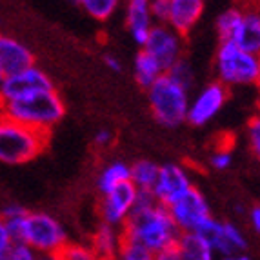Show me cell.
<instances>
[{
    "instance_id": "6da1fadb",
    "label": "cell",
    "mask_w": 260,
    "mask_h": 260,
    "mask_svg": "<svg viewBox=\"0 0 260 260\" xmlns=\"http://www.w3.org/2000/svg\"><path fill=\"white\" fill-rule=\"evenodd\" d=\"M120 233L122 239L142 244L153 253L175 246L180 237V230L173 222L168 208L160 204L144 211H133L120 228Z\"/></svg>"
},
{
    "instance_id": "7a4b0ae2",
    "label": "cell",
    "mask_w": 260,
    "mask_h": 260,
    "mask_svg": "<svg viewBox=\"0 0 260 260\" xmlns=\"http://www.w3.org/2000/svg\"><path fill=\"white\" fill-rule=\"evenodd\" d=\"M0 115L17 120L24 126L49 133L66 115V102L55 87L26 99L0 104Z\"/></svg>"
},
{
    "instance_id": "3957f363",
    "label": "cell",
    "mask_w": 260,
    "mask_h": 260,
    "mask_svg": "<svg viewBox=\"0 0 260 260\" xmlns=\"http://www.w3.org/2000/svg\"><path fill=\"white\" fill-rule=\"evenodd\" d=\"M49 133L33 129L0 115V162L8 166L27 164L48 148Z\"/></svg>"
},
{
    "instance_id": "277c9868",
    "label": "cell",
    "mask_w": 260,
    "mask_h": 260,
    "mask_svg": "<svg viewBox=\"0 0 260 260\" xmlns=\"http://www.w3.org/2000/svg\"><path fill=\"white\" fill-rule=\"evenodd\" d=\"M149 108L155 120L164 127H177L186 122L189 109V91L171 78L162 75L148 89Z\"/></svg>"
},
{
    "instance_id": "5b68a950",
    "label": "cell",
    "mask_w": 260,
    "mask_h": 260,
    "mask_svg": "<svg viewBox=\"0 0 260 260\" xmlns=\"http://www.w3.org/2000/svg\"><path fill=\"white\" fill-rule=\"evenodd\" d=\"M217 80L225 87L255 86L258 75V55L240 49L233 42H220L215 53Z\"/></svg>"
},
{
    "instance_id": "8992f818",
    "label": "cell",
    "mask_w": 260,
    "mask_h": 260,
    "mask_svg": "<svg viewBox=\"0 0 260 260\" xmlns=\"http://www.w3.org/2000/svg\"><path fill=\"white\" fill-rule=\"evenodd\" d=\"M22 244H27L39 255L58 256L68 246V233L64 225L49 213L27 211Z\"/></svg>"
},
{
    "instance_id": "52a82bcc",
    "label": "cell",
    "mask_w": 260,
    "mask_h": 260,
    "mask_svg": "<svg viewBox=\"0 0 260 260\" xmlns=\"http://www.w3.org/2000/svg\"><path fill=\"white\" fill-rule=\"evenodd\" d=\"M53 87L55 86H53V80L49 78V75L35 64L31 68L18 71V73L6 75L2 91H0V104L26 99V96L35 95V93L53 89Z\"/></svg>"
},
{
    "instance_id": "ba28073f",
    "label": "cell",
    "mask_w": 260,
    "mask_h": 260,
    "mask_svg": "<svg viewBox=\"0 0 260 260\" xmlns=\"http://www.w3.org/2000/svg\"><path fill=\"white\" fill-rule=\"evenodd\" d=\"M197 233L202 235L209 242V246L215 249V253H220L222 256L237 255L247 249L246 235L233 222H222L215 217H209L197 230Z\"/></svg>"
},
{
    "instance_id": "9c48e42d",
    "label": "cell",
    "mask_w": 260,
    "mask_h": 260,
    "mask_svg": "<svg viewBox=\"0 0 260 260\" xmlns=\"http://www.w3.org/2000/svg\"><path fill=\"white\" fill-rule=\"evenodd\" d=\"M184 40L186 37L177 33L168 24H153L149 39L142 49L155 56L156 62L162 66V70L168 71L171 66L184 58Z\"/></svg>"
},
{
    "instance_id": "30bf717a",
    "label": "cell",
    "mask_w": 260,
    "mask_h": 260,
    "mask_svg": "<svg viewBox=\"0 0 260 260\" xmlns=\"http://www.w3.org/2000/svg\"><path fill=\"white\" fill-rule=\"evenodd\" d=\"M230 96V87H225L218 80L206 84L193 100H189V109H187L186 122L191 126L200 127L211 122L222 111L224 104Z\"/></svg>"
},
{
    "instance_id": "8fae6325",
    "label": "cell",
    "mask_w": 260,
    "mask_h": 260,
    "mask_svg": "<svg viewBox=\"0 0 260 260\" xmlns=\"http://www.w3.org/2000/svg\"><path fill=\"white\" fill-rule=\"evenodd\" d=\"M193 180L191 175L184 166L180 164H162L158 169V178H156L155 187H153V197L156 202L164 208L173 206L177 200H180L187 191L193 189Z\"/></svg>"
},
{
    "instance_id": "7c38bea8",
    "label": "cell",
    "mask_w": 260,
    "mask_h": 260,
    "mask_svg": "<svg viewBox=\"0 0 260 260\" xmlns=\"http://www.w3.org/2000/svg\"><path fill=\"white\" fill-rule=\"evenodd\" d=\"M168 211L177 224V228L180 230V233L197 231L209 217H213L208 200L197 187L187 191L186 195L180 200H177L173 206H169Z\"/></svg>"
},
{
    "instance_id": "4fadbf2b",
    "label": "cell",
    "mask_w": 260,
    "mask_h": 260,
    "mask_svg": "<svg viewBox=\"0 0 260 260\" xmlns=\"http://www.w3.org/2000/svg\"><path fill=\"white\" fill-rule=\"evenodd\" d=\"M139 189L129 182L120 184L118 187L102 197L99 204V215L100 220L113 228L120 230L122 225L126 224V220L129 218L131 211H133L135 199H137Z\"/></svg>"
},
{
    "instance_id": "5bb4252c",
    "label": "cell",
    "mask_w": 260,
    "mask_h": 260,
    "mask_svg": "<svg viewBox=\"0 0 260 260\" xmlns=\"http://www.w3.org/2000/svg\"><path fill=\"white\" fill-rule=\"evenodd\" d=\"M242 8V20L231 42L253 55H260V0L247 2Z\"/></svg>"
},
{
    "instance_id": "9a60e30c",
    "label": "cell",
    "mask_w": 260,
    "mask_h": 260,
    "mask_svg": "<svg viewBox=\"0 0 260 260\" xmlns=\"http://www.w3.org/2000/svg\"><path fill=\"white\" fill-rule=\"evenodd\" d=\"M206 9V0H169L168 24L177 33L187 37Z\"/></svg>"
},
{
    "instance_id": "2e32d148",
    "label": "cell",
    "mask_w": 260,
    "mask_h": 260,
    "mask_svg": "<svg viewBox=\"0 0 260 260\" xmlns=\"http://www.w3.org/2000/svg\"><path fill=\"white\" fill-rule=\"evenodd\" d=\"M31 66H35V56L27 46L15 37L0 35V68L6 75L18 73Z\"/></svg>"
},
{
    "instance_id": "e0dca14e",
    "label": "cell",
    "mask_w": 260,
    "mask_h": 260,
    "mask_svg": "<svg viewBox=\"0 0 260 260\" xmlns=\"http://www.w3.org/2000/svg\"><path fill=\"white\" fill-rule=\"evenodd\" d=\"M122 242V233L118 228L102 224L96 228L91 237V251L96 260H115L118 253V247Z\"/></svg>"
},
{
    "instance_id": "ac0fdd59",
    "label": "cell",
    "mask_w": 260,
    "mask_h": 260,
    "mask_svg": "<svg viewBox=\"0 0 260 260\" xmlns=\"http://www.w3.org/2000/svg\"><path fill=\"white\" fill-rule=\"evenodd\" d=\"M175 246L182 260H215V249L197 231L180 233Z\"/></svg>"
},
{
    "instance_id": "d6986e66",
    "label": "cell",
    "mask_w": 260,
    "mask_h": 260,
    "mask_svg": "<svg viewBox=\"0 0 260 260\" xmlns=\"http://www.w3.org/2000/svg\"><path fill=\"white\" fill-rule=\"evenodd\" d=\"M133 71H135V80L139 82V86L142 89L148 91L149 87L166 73L162 70V66L156 62L155 56H151L148 51L140 49L135 56V64H133Z\"/></svg>"
},
{
    "instance_id": "ffe728a7",
    "label": "cell",
    "mask_w": 260,
    "mask_h": 260,
    "mask_svg": "<svg viewBox=\"0 0 260 260\" xmlns=\"http://www.w3.org/2000/svg\"><path fill=\"white\" fill-rule=\"evenodd\" d=\"M124 18L129 33L149 31L155 24L151 17V0H126Z\"/></svg>"
},
{
    "instance_id": "44dd1931",
    "label": "cell",
    "mask_w": 260,
    "mask_h": 260,
    "mask_svg": "<svg viewBox=\"0 0 260 260\" xmlns=\"http://www.w3.org/2000/svg\"><path fill=\"white\" fill-rule=\"evenodd\" d=\"M131 180V168L126 162H111L106 166L96 177V189H99L100 197L111 193L115 187H118L120 184L129 182Z\"/></svg>"
},
{
    "instance_id": "7402d4cb",
    "label": "cell",
    "mask_w": 260,
    "mask_h": 260,
    "mask_svg": "<svg viewBox=\"0 0 260 260\" xmlns=\"http://www.w3.org/2000/svg\"><path fill=\"white\" fill-rule=\"evenodd\" d=\"M131 168V184L139 191H153L160 166L153 160H137Z\"/></svg>"
},
{
    "instance_id": "603a6c76",
    "label": "cell",
    "mask_w": 260,
    "mask_h": 260,
    "mask_svg": "<svg viewBox=\"0 0 260 260\" xmlns=\"http://www.w3.org/2000/svg\"><path fill=\"white\" fill-rule=\"evenodd\" d=\"M240 20H242V8H240V6L228 8L224 13L218 15L217 22H215L218 40H220V42H231L240 26Z\"/></svg>"
},
{
    "instance_id": "cb8c5ba5",
    "label": "cell",
    "mask_w": 260,
    "mask_h": 260,
    "mask_svg": "<svg viewBox=\"0 0 260 260\" xmlns=\"http://www.w3.org/2000/svg\"><path fill=\"white\" fill-rule=\"evenodd\" d=\"M122 0H77V4L86 11L91 18L99 22H106L117 13Z\"/></svg>"
},
{
    "instance_id": "d4e9b609",
    "label": "cell",
    "mask_w": 260,
    "mask_h": 260,
    "mask_svg": "<svg viewBox=\"0 0 260 260\" xmlns=\"http://www.w3.org/2000/svg\"><path fill=\"white\" fill-rule=\"evenodd\" d=\"M115 260H155V253L149 251L148 247H144L142 244L122 239Z\"/></svg>"
},
{
    "instance_id": "484cf974",
    "label": "cell",
    "mask_w": 260,
    "mask_h": 260,
    "mask_svg": "<svg viewBox=\"0 0 260 260\" xmlns=\"http://www.w3.org/2000/svg\"><path fill=\"white\" fill-rule=\"evenodd\" d=\"M166 73L171 78H175L180 86L186 87L187 91H189L191 87H193V84H195V71H193V68H191V64L186 58H180V60L171 66Z\"/></svg>"
},
{
    "instance_id": "4316f807",
    "label": "cell",
    "mask_w": 260,
    "mask_h": 260,
    "mask_svg": "<svg viewBox=\"0 0 260 260\" xmlns=\"http://www.w3.org/2000/svg\"><path fill=\"white\" fill-rule=\"evenodd\" d=\"M58 260H96L93 255L91 247L84 246V244H70L60 251V255L56 256Z\"/></svg>"
},
{
    "instance_id": "83f0119b",
    "label": "cell",
    "mask_w": 260,
    "mask_h": 260,
    "mask_svg": "<svg viewBox=\"0 0 260 260\" xmlns=\"http://www.w3.org/2000/svg\"><path fill=\"white\" fill-rule=\"evenodd\" d=\"M247 139H249L253 155L260 162V113H256L255 117H251L247 122Z\"/></svg>"
},
{
    "instance_id": "f1b7e54d",
    "label": "cell",
    "mask_w": 260,
    "mask_h": 260,
    "mask_svg": "<svg viewBox=\"0 0 260 260\" xmlns=\"http://www.w3.org/2000/svg\"><path fill=\"white\" fill-rule=\"evenodd\" d=\"M209 164H211L213 169L217 171H225L230 169L231 164H233V155H231L230 148H217L209 156Z\"/></svg>"
},
{
    "instance_id": "f546056e",
    "label": "cell",
    "mask_w": 260,
    "mask_h": 260,
    "mask_svg": "<svg viewBox=\"0 0 260 260\" xmlns=\"http://www.w3.org/2000/svg\"><path fill=\"white\" fill-rule=\"evenodd\" d=\"M11 249H13V240L9 237L4 218L0 217V260H11Z\"/></svg>"
},
{
    "instance_id": "4dcf8cb0",
    "label": "cell",
    "mask_w": 260,
    "mask_h": 260,
    "mask_svg": "<svg viewBox=\"0 0 260 260\" xmlns=\"http://www.w3.org/2000/svg\"><path fill=\"white\" fill-rule=\"evenodd\" d=\"M169 15V0H151V17L155 24H166Z\"/></svg>"
},
{
    "instance_id": "1f68e13d",
    "label": "cell",
    "mask_w": 260,
    "mask_h": 260,
    "mask_svg": "<svg viewBox=\"0 0 260 260\" xmlns=\"http://www.w3.org/2000/svg\"><path fill=\"white\" fill-rule=\"evenodd\" d=\"M40 255L31 249L27 244H13L11 249V260H39Z\"/></svg>"
},
{
    "instance_id": "d6a6232c",
    "label": "cell",
    "mask_w": 260,
    "mask_h": 260,
    "mask_svg": "<svg viewBox=\"0 0 260 260\" xmlns=\"http://www.w3.org/2000/svg\"><path fill=\"white\" fill-rule=\"evenodd\" d=\"M111 142H113V133L108 129V127L99 129L95 133V137H93V144H95L96 148H108Z\"/></svg>"
},
{
    "instance_id": "836d02e7",
    "label": "cell",
    "mask_w": 260,
    "mask_h": 260,
    "mask_svg": "<svg viewBox=\"0 0 260 260\" xmlns=\"http://www.w3.org/2000/svg\"><path fill=\"white\" fill-rule=\"evenodd\" d=\"M155 260H182V258H180V253H178L177 246H169L160 249V251H156Z\"/></svg>"
},
{
    "instance_id": "e575fe53",
    "label": "cell",
    "mask_w": 260,
    "mask_h": 260,
    "mask_svg": "<svg viewBox=\"0 0 260 260\" xmlns=\"http://www.w3.org/2000/svg\"><path fill=\"white\" fill-rule=\"evenodd\" d=\"M247 218H249V225L256 235H260V206H253L247 213Z\"/></svg>"
},
{
    "instance_id": "d590c367",
    "label": "cell",
    "mask_w": 260,
    "mask_h": 260,
    "mask_svg": "<svg viewBox=\"0 0 260 260\" xmlns=\"http://www.w3.org/2000/svg\"><path fill=\"white\" fill-rule=\"evenodd\" d=\"M104 64L108 66L109 70L111 71H115V73H120L122 71V62L118 60V56H115V55H106L104 56Z\"/></svg>"
},
{
    "instance_id": "8d00e7d4",
    "label": "cell",
    "mask_w": 260,
    "mask_h": 260,
    "mask_svg": "<svg viewBox=\"0 0 260 260\" xmlns=\"http://www.w3.org/2000/svg\"><path fill=\"white\" fill-rule=\"evenodd\" d=\"M222 260H251L244 253H237V255H230V256H222Z\"/></svg>"
},
{
    "instance_id": "74e56055",
    "label": "cell",
    "mask_w": 260,
    "mask_h": 260,
    "mask_svg": "<svg viewBox=\"0 0 260 260\" xmlns=\"http://www.w3.org/2000/svg\"><path fill=\"white\" fill-rule=\"evenodd\" d=\"M235 211H237V213H239V215H244V213H247L246 211V208H244V206H235Z\"/></svg>"
},
{
    "instance_id": "f35d334b",
    "label": "cell",
    "mask_w": 260,
    "mask_h": 260,
    "mask_svg": "<svg viewBox=\"0 0 260 260\" xmlns=\"http://www.w3.org/2000/svg\"><path fill=\"white\" fill-rule=\"evenodd\" d=\"M255 86L260 89V55H258V75H256V82H255Z\"/></svg>"
},
{
    "instance_id": "ab89813d",
    "label": "cell",
    "mask_w": 260,
    "mask_h": 260,
    "mask_svg": "<svg viewBox=\"0 0 260 260\" xmlns=\"http://www.w3.org/2000/svg\"><path fill=\"white\" fill-rule=\"evenodd\" d=\"M4 78H6V73L2 71V68H0V91H2V84H4Z\"/></svg>"
},
{
    "instance_id": "60d3db41",
    "label": "cell",
    "mask_w": 260,
    "mask_h": 260,
    "mask_svg": "<svg viewBox=\"0 0 260 260\" xmlns=\"http://www.w3.org/2000/svg\"><path fill=\"white\" fill-rule=\"evenodd\" d=\"M39 260H58V258H56V256H44V255H40Z\"/></svg>"
},
{
    "instance_id": "b9f144b4",
    "label": "cell",
    "mask_w": 260,
    "mask_h": 260,
    "mask_svg": "<svg viewBox=\"0 0 260 260\" xmlns=\"http://www.w3.org/2000/svg\"><path fill=\"white\" fill-rule=\"evenodd\" d=\"M70 2H75V4H77V0H70Z\"/></svg>"
}]
</instances>
